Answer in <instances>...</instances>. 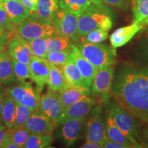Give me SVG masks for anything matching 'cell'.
Masks as SVG:
<instances>
[{"mask_svg": "<svg viewBox=\"0 0 148 148\" xmlns=\"http://www.w3.org/2000/svg\"><path fill=\"white\" fill-rule=\"evenodd\" d=\"M112 95L119 106L141 122L148 120V68L125 66L113 81Z\"/></svg>", "mask_w": 148, "mask_h": 148, "instance_id": "cell-1", "label": "cell"}, {"mask_svg": "<svg viewBox=\"0 0 148 148\" xmlns=\"http://www.w3.org/2000/svg\"><path fill=\"white\" fill-rule=\"evenodd\" d=\"M108 116L134 143L135 147H142L140 126L134 116L117 103H111L109 105Z\"/></svg>", "mask_w": 148, "mask_h": 148, "instance_id": "cell-2", "label": "cell"}, {"mask_svg": "<svg viewBox=\"0 0 148 148\" xmlns=\"http://www.w3.org/2000/svg\"><path fill=\"white\" fill-rule=\"evenodd\" d=\"M112 20L105 8L92 5L78 17L77 36L79 38L97 28L110 30L112 27Z\"/></svg>", "mask_w": 148, "mask_h": 148, "instance_id": "cell-3", "label": "cell"}, {"mask_svg": "<svg viewBox=\"0 0 148 148\" xmlns=\"http://www.w3.org/2000/svg\"><path fill=\"white\" fill-rule=\"evenodd\" d=\"M16 31L27 40L57 35L51 20L42 17L36 12L18 24Z\"/></svg>", "mask_w": 148, "mask_h": 148, "instance_id": "cell-4", "label": "cell"}, {"mask_svg": "<svg viewBox=\"0 0 148 148\" xmlns=\"http://www.w3.org/2000/svg\"><path fill=\"white\" fill-rule=\"evenodd\" d=\"M77 47L84 58L97 70L115 63L114 49H110L104 44L85 42Z\"/></svg>", "mask_w": 148, "mask_h": 148, "instance_id": "cell-5", "label": "cell"}, {"mask_svg": "<svg viewBox=\"0 0 148 148\" xmlns=\"http://www.w3.org/2000/svg\"><path fill=\"white\" fill-rule=\"evenodd\" d=\"M114 76L113 65L98 69L90 85V93L93 98L106 104L112 95Z\"/></svg>", "mask_w": 148, "mask_h": 148, "instance_id": "cell-6", "label": "cell"}, {"mask_svg": "<svg viewBox=\"0 0 148 148\" xmlns=\"http://www.w3.org/2000/svg\"><path fill=\"white\" fill-rule=\"evenodd\" d=\"M51 21L57 35L65 37L71 41L78 40V17L75 14L58 8L51 16Z\"/></svg>", "mask_w": 148, "mask_h": 148, "instance_id": "cell-7", "label": "cell"}, {"mask_svg": "<svg viewBox=\"0 0 148 148\" xmlns=\"http://www.w3.org/2000/svg\"><path fill=\"white\" fill-rule=\"evenodd\" d=\"M5 93L16 103L29 107L33 110L39 109L40 94L32 85L23 82L16 86H12L5 89Z\"/></svg>", "mask_w": 148, "mask_h": 148, "instance_id": "cell-8", "label": "cell"}, {"mask_svg": "<svg viewBox=\"0 0 148 148\" xmlns=\"http://www.w3.org/2000/svg\"><path fill=\"white\" fill-rule=\"evenodd\" d=\"M101 112L100 108L98 107L92 108L85 124V134L86 140L94 142L102 146L108 137L106 123H104Z\"/></svg>", "mask_w": 148, "mask_h": 148, "instance_id": "cell-9", "label": "cell"}, {"mask_svg": "<svg viewBox=\"0 0 148 148\" xmlns=\"http://www.w3.org/2000/svg\"><path fill=\"white\" fill-rule=\"evenodd\" d=\"M39 110L49 118L55 126H58L64 112L59 92L50 90L43 94L40 98Z\"/></svg>", "mask_w": 148, "mask_h": 148, "instance_id": "cell-10", "label": "cell"}, {"mask_svg": "<svg viewBox=\"0 0 148 148\" xmlns=\"http://www.w3.org/2000/svg\"><path fill=\"white\" fill-rule=\"evenodd\" d=\"M8 51L12 58L27 64L34 56L27 40L18 34L17 31L10 35Z\"/></svg>", "mask_w": 148, "mask_h": 148, "instance_id": "cell-11", "label": "cell"}, {"mask_svg": "<svg viewBox=\"0 0 148 148\" xmlns=\"http://www.w3.org/2000/svg\"><path fill=\"white\" fill-rule=\"evenodd\" d=\"M95 104V99L90 96V95L83 96L71 106L64 109L62 119L58 125L62 124L66 119H71V118L85 119L90 114Z\"/></svg>", "mask_w": 148, "mask_h": 148, "instance_id": "cell-12", "label": "cell"}, {"mask_svg": "<svg viewBox=\"0 0 148 148\" xmlns=\"http://www.w3.org/2000/svg\"><path fill=\"white\" fill-rule=\"evenodd\" d=\"M86 119V118H71L61 124L60 136L65 145H72L80 138L83 130L85 129Z\"/></svg>", "mask_w": 148, "mask_h": 148, "instance_id": "cell-13", "label": "cell"}, {"mask_svg": "<svg viewBox=\"0 0 148 148\" xmlns=\"http://www.w3.org/2000/svg\"><path fill=\"white\" fill-rule=\"evenodd\" d=\"M23 125L30 133L45 135H51L56 127L39 109L33 111Z\"/></svg>", "mask_w": 148, "mask_h": 148, "instance_id": "cell-14", "label": "cell"}, {"mask_svg": "<svg viewBox=\"0 0 148 148\" xmlns=\"http://www.w3.org/2000/svg\"><path fill=\"white\" fill-rule=\"evenodd\" d=\"M71 47V53L70 58L79 69L81 75L84 79L86 87L90 88L97 69L89 61L84 58L76 45L72 43Z\"/></svg>", "mask_w": 148, "mask_h": 148, "instance_id": "cell-15", "label": "cell"}, {"mask_svg": "<svg viewBox=\"0 0 148 148\" xmlns=\"http://www.w3.org/2000/svg\"><path fill=\"white\" fill-rule=\"evenodd\" d=\"M30 79L39 87L47 83L50 71V63L46 58L33 56L29 63Z\"/></svg>", "mask_w": 148, "mask_h": 148, "instance_id": "cell-16", "label": "cell"}, {"mask_svg": "<svg viewBox=\"0 0 148 148\" xmlns=\"http://www.w3.org/2000/svg\"><path fill=\"white\" fill-rule=\"evenodd\" d=\"M145 25L134 22L131 25L119 27L110 36V45L113 49L121 47L127 44L135 36L136 33L142 29Z\"/></svg>", "mask_w": 148, "mask_h": 148, "instance_id": "cell-17", "label": "cell"}, {"mask_svg": "<svg viewBox=\"0 0 148 148\" xmlns=\"http://www.w3.org/2000/svg\"><path fill=\"white\" fill-rule=\"evenodd\" d=\"M1 2L9 18L16 25L21 23L32 14V11L27 8L20 0H1Z\"/></svg>", "mask_w": 148, "mask_h": 148, "instance_id": "cell-18", "label": "cell"}, {"mask_svg": "<svg viewBox=\"0 0 148 148\" xmlns=\"http://www.w3.org/2000/svg\"><path fill=\"white\" fill-rule=\"evenodd\" d=\"M59 96L64 110L86 95H90V88L68 84L60 90Z\"/></svg>", "mask_w": 148, "mask_h": 148, "instance_id": "cell-19", "label": "cell"}, {"mask_svg": "<svg viewBox=\"0 0 148 148\" xmlns=\"http://www.w3.org/2000/svg\"><path fill=\"white\" fill-rule=\"evenodd\" d=\"M16 82L12 59L6 53L0 51V84L11 85Z\"/></svg>", "mask_w": 148, "mask_h": 148, "instance_id": "cell-20", "label": "cell"}, {"mask_svg": "<svg viewBox=\"0 0 148 148\" xmlns=\"http://www.w3.org/2000/svg\"><path fill=\"white\" fill-rule=\"evenodd\" d=\"M47 84L50 90L58 92L69 84L62 67L50 64V71Z\"/></svg>", "mask_w": 148, "mask_h": 148, "instance_id": "cell-21", "label": "cell"}, {"mask_svg": "<svg viewBox=\"0 0 148 148\" xmlns=\"http://www.w3.org/2000/svg\"><path fill=\"white\" fill-rule=\"evenodd\" d=\"M106 130L107 137L109 139L113 140L116 143L124 145L126 148H134V143L125 136L121 130L116 126L109 116L107 117L106 122Z\"/></svg>", "mask_w": 148, "mask_h": 148, "instance_id": "cell-22", "label": "cell"}, {"mask_svg": "<svg viewBox=\"0 0 148 148\" xmlns=\"http://www.w3.org/2000/svg\"><path fill=\"white\" fill-rule=\"evenodd\" d=\"M94 5L90 0H59V8L75 14L77 17Z\"/></svg>", "mask_w": 148, "mask_h": 148, "instance_id": "cell-23", "label": "cell"}, {"mask_svg": "<svg viewBox=\"0 0 148 148\" xmlns=\"http://www.w3.org/2000/svg\"><path fill=\"white\" fill-rule=\"evenodd\" d=\"M16 103L12 98L5 94L3 99L2 109H1V119L5 127L13 128L15 123Z\"/></svg>", "mask_w": 148, "mask_h": 148, "instance_id": "cell-24", "label": "cell"}, {"mask_svg": "<svg viewBox=\"0 0 148 148\" xmlns=\"http://www.w3.org/2000/svg\"><path fill=\"white\" fill-rule=\"evenodd\" d=\"M61 67H62V71L64 72L69 84L73 85V86H81L86 87L84 78L71 58L69 61H67Z\"/></svg>", "mask_w": 148, "mask_h": 148, "instance_id": "cell-25", "label": "cell"}, {"mask_svg": "<svg viewBox=\"0 0 148 148\" xmlns=\"http://www.w3.org/2000/svg\"><path fill=\"white\" fill-rule=\"evenodd\" d=\"M132 12L134 22L148 25V0H134Z\"/></svg>", "mask_w": 148, "mask_h": 148, "instance_id": "cell-26", "label": "cell"}, {"mask_svg": "<svg viewBox=\"0 0 148 148\" xmlns=\"http://www.w3.org/2000/svg\"><path fill=\"white\" fill-rule=\"evenodd\" d=\"M45 43L47 52L59 51L69 49L72 44L69 39L58 35L45 38Z\"/></svg>", "mask_w": 148, "mask_h": 148, "instance_id": "cell-27", "label": "cell"}, {"mask_svg": "<svg viewBox=\"0 0 148 148\" xmlns=\"http://www.w3.org/2000/svg\"><path fill=\"white\" fill-rule=\"evenodd\" d=\"M59 8V0H38L36 12L42 17L50 19Z\"/></svg>", "mask_w": 148, "mask_h": 148, "instance_id": "cell-28", "label": "cell"}, {"mask_svg": "<svg viewBox=\"0 0 148 148\" xmlns=\"http://www.w3.org/2000/svg\"><path fill=\"white\" fill-rule=\"evenodd\" d=\"M53 142L51 135L31 133L25 143V148H45L50 147Z\"/></svg>", "mask_w": 148, "mask_h": 148, "instance_id": "cell-29", "label": "cell"}, {"mask_svg": "<svg viewBox=\"0 0 148 148\" xmlns=\"http://www.w3.org/2000/svg\"><path fill=\"white\" fill-rule=\"evenodd\" d=\"M30 134L31 133L24 127V125L9 128V135L10 138L19 148L25 147V143Z\"/></svg>", "mask_w": 148, "mask_h": 148, "instance_id": "cell-30", "label": "cell"}, {"mask_svg": "<svg viewBox=\"0 0 148 148\" xmlns=\"http://www.w3.org/2000/svg\"><path fill=\"white\" fill-rule=\"evenodd\" d=\"M108 36V30L103 28H97L93 29L87 33L86 35L80 37L81 42H89V43H101Z\"/></svg>", "mask_w": 148, "mask_h": 148, "instance_id": "cell-31", "label": "cell"}, {"mask_svg": "<svg viewBox=\"0 0 148 148\" xmlns=\"http://www.w3.org/2000/svg\"><path fill=\"white\" fill-rule=\"evenodd\" d=\"M12 64L16 80L20 83L25 82L26 79H30L29 64L23 63L12 58Z\"/></svg>", "mask_w": 148, "mask_h": 148, "instance_id": "cell-32", "label": "cell"}, {"mask_svg": "<svg viewBox=\"0 0 148 148\" xmlns=\"http://www.w3.org/2000/svg\"><path fill=\"white\" fill-rule=\"evenodd\" d=\"M71 53V47L59 51H51L47 52L46 59L50 64L62 66L69 60L70 55Z\"/></svg>", "mask_w": 148, "mask_h": 148, "instance_id": "cell-33", "label": "cell"}, {"mask_svg": "<svg viewBox=\"0 0 148 148\" xmlns=\"http://www.w3.org/2000/svg\"><path fill=\"white\" fill-rule=\"evenodd\" d=\"M29 48L34 56L45 58L47 51L46 48L45 38H38L35 39L27 40Z\"/></svg>", "mask_w": 148, "mask_h": 148, "instance_id": "cell-34", "label": "cell"}, {"mask_svg": "<svg viewBox=\"0 0 148 148\" xmlns=\"http://www.w3.org/2000/svg\"><path fill=\"white\" fill-rule=\"evenodd\" d=\"M16 113H15V123L14 127H19L23 125L26 121L27 118L32 113L33 110L28 106H24L20 103H16Z\"/></svg>", "mask_w": 148, "mask_h": 148, "instance_id": "cell-35", "label": "cell"}, {"mask_svg": "<svg viewBox=\"0 0 148 148\" xmlns=\"http://www.w3.org/2000/svg\"><path fill=\"white\" fill-rule=\"evenodd\" d=\"M0 27H3L10 35L16 32V24H14L9 18L8 13L1 2V0H0Z\"/></svg>", "mask_w": 148, "mask_h": 148, "instance_id": "cell-36", "label": "cell"}, {"mask_svg": "<svg viewBox=\"0 0 148 148\" xmlns=\"http://www.w3.org/2000/svg\"><path fill=\"white\" fill-rule=\"evenodd\" d=\"M130 0H102L103 3L109 6L115 7L119 9H127Z\"/></svg>", "mask_w": 148, "mask_h": 148, "instance_id": "cell-37", "label": "cell"}, {"mask_svg": "<svg viewBox=\"0 0 148 148\" xmlns=\"http://www.w3.org/2000/svg\"><path fill=\"white\" fill-rule=\"evenodd\" d=\"M10 35L7 31H5L3 27H0V46L1 47H5L8 45L10 40Z\"/></svg>", "mask_w": 148, "mask_h": 148, "instance_id": "cell-38", "label": "cell"}, {"mask_svg": "<svg viewBox=\"0 0 148 148\" xmlns=\"http://www.w3.org/2000/svg\"><path fill=\"white\" fill-rule=\"evenodd\" d=\"M38 0H20L23 4L32 12L37 11V5Z\"/></svg>", "mask_w": 148, "mask_h": 148, "instance_id": "cell-39", "label": "cell"}, {"mask_svg": "<svg viewBox=\"0 0 148 148\" xmlns=\"http://www.w3.org/2000/svg\"><path fill=\"white\" fill-rule=\"evenodd\" d=\"M102 148H126L124 145L119 144L108 138L102 145Z\"/></svg>", "mask_w": 148, "mask_h": 148, "instance_id": "cell-40", "label": "cell"}, {"mask_svg": "<svg viewBox=\"0 0 148 148\" xmlns=\"http://www.w3.org/2000/svg\"><path fill=\"white\" fill-rule=\"evenodd\" d=\"M1 148H19V147L12 141V140L10 137V135L8 134V136L5 139Z\"/></svg>", "mask_w": 148, "mask_h": 148, "instance_id": "cell-41", "label": "cell"}, {"mask_svg": "<svg viewBox=\"0 0 148 148\" xmlns=\"http://www.w3.org/2000/svg\"><path fill=\"white\" fill-rule=\"evenodd\" d=\"M9 134V128L7 127H4L3 129H0V148L1 147V145L7 136Z\"/></svg>", "mask_w": 148, "mask_h": 148, "instance_id": "cell-42", "label": "cell"}, {"mask_svg": "<svg viewBox=\"0 0 148 148\" xmlns=\"http://www.w3.org/2000/svg\"><path fill=\"white\" fill-rule=\"evenodd\" d=\"M82 148H102V146L99 144L94 143V142L86 140V142L81 146Z\"/></svg>", "mask_w": 148, "mask_h": 148, "instance_id": "cell-43", "label": "cell"}, {"mask_svg": "<svg viewBox=\"0 0 148 148\" xmlns=\"http://www.w3.org/2000/svg\"><path fill=\"white\" fill-rule=\"evenodd\" d=\"M5 88L1 86L0 84V119H1V109H2L3 106V99L5 95Z\"/></svg>", "mask_w": 148, "mask_h": 148, "instance_id": "cell-44", "label": "cell"}, {"mask_svg": "<svg viewBox=\"0 0 148 148\" xmlns=\"http://www.w3.org/2000/svg\"><path fill=\"white\" fill-rule=\"evenodd\" d=\"M140 144H141L142 147L148 148V130H145V132H144V134H143V138H142L141 139Z\"/></svg>", "mask_w": 148, "mask_h": 148, "instance_id": "cell-45", "label": "cell"}, {"mask_svg": "<svg viewBox=\"0 0 148 148\" xmlns=\"http://www.w3.org/2000/svg\"><path fill=\"white\" fill-rule=\"evenodd\" d=\"M90 1H91L94 5H97V6L101 7V8H105L104 5L103 4L102 0H90Z\"/></svg>", "mask_w": 148, "mask_h": 148, "instance_id": "cell-46", "label": "cell"}, {"mask_svg": "<svg viewBox=\"0 0 148 148\" xmlns=\"http://www.w3.org/2000/svg\"><path fill=\"white\" fill-rule=\"evenodd\" d=\"M145 54L147 55V58H148V40H147V42H146V44H145Z\"/></svg>", "mask_w": 148, "mask_h": 148, "instance_id": "cell-47", "label": "cell"}, {"mask_svg": "<svg viewBox=\"0 0 148 148\" xmlns=\"http://www.w3.org/2000/svg\"><path fill=\"white\" fill-rule=\"evenodd\" d=\"M5 127V125H4V123H3V121H1V119H0V129H3Z\"/></svg>", "mask_w": 148, "mask_h": 148, "instance_id": "cell-48", "label": "cell"}, {"mask_svg": "<svg viewBox=\"0 0 148 148\" xmlns=\"http://www.w3.org/2000/svg\"><path fill=\"white\" fill-rule=\"evenodd\" d=\"M146 35H147V36L148 37V28L147 29V31H146Z\"/></svg>", "mask_w": 148, "mask_h": 148, "instance_id": "cell-49", "label": "cell"}, {"mask_svg": "<svg viewBox=\"0 0 148 148\" xmlns=\"http://www.w3.org/2000/svg\"><path fill=\"white\" fill-rule=\"evenodd\" d=\"M3 51V47H1V46H0V51Z\"/></svg>", "mask_w": 148, "mask_h": 148, "instance_id": "cell-50", "label": "cell"}, {"mask_svg": "<svg viewBox=\"0 0 148 148\" xmlns=\"http://www.w3.org/2000/svg\"><path fill=\"white\" fill-rule=\"evenodd\" d=\"M146 123H147V128H146V130H148V120H147V121L146 122Z\"/></svg>", "mask_w": 148, "mask_h": 148, "instance_id": "cell-51", "label": "cell"}]
</instances>
